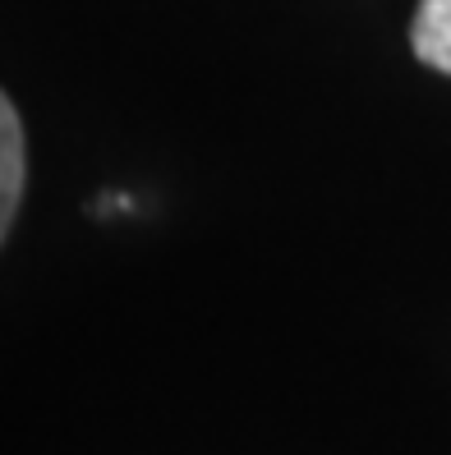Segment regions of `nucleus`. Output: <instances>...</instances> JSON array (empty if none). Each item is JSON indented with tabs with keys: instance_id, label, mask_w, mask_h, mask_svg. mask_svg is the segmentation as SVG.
<instances>
[{
	"instance_id": "f257e3e1",
	"label": "nucleus",
	"mask_w": 451,
	"mask_h": 455,
	"mask_svg": "<svg viewBox=\"0 0 451 455\" xmlns=\"http://www.w3.org/2000/svg\"><path fill=\"white\" fill-rule=\"evenodd\" d=\"M19 194H23V129H19L10 97L0 92V239H5L14 221Z\"/></svg>"
},
{
	"instance_id": "f03ea898",
	"label": "nucleus",
	"mask_w": 451,
	"mask_h": 455,
	"mask_svg": "<svg viewBox=\"0 0 451 455\" xmlns=\"http://www.w3.org/2000/svg\"><path fill=\"white\" fill-rule=\"evenodd\" d=\"M410 42H415V56L429 69L451 74V0H419Z\"/></svg>"
}]
</instances>
